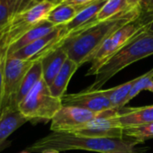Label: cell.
Segmentation results:
<instances>
[{"label": "cell", "instance_id": "6da1fadb", "mask_svg": "<svg viewBox=\"0 0 153 153\" xmlns=\"http://www.w3.org/2000/svg\"><path fill=\"white\" fill-rule=\"evenodd\" d=\"M140 9H129L108 20L97 22L94 25L67 36L61 46L68 59L79 67L86 62H91L96 53L105 41L118 28L140 15Z\"/></svg>", "mask_w": 153, "mask_h": 153}, {"label": "cell", "instance_id": "7a4b0ae2", "mask_svg": "<svg viewBox=\"0 0 153 153\" xmlns=\"http://www.w3.org/2000/svg\"><path fill=\"white\" fill-rule=\"evenodd\" d=\"M137 141L124 139H106L85 136L74 132H54L37 140L26 150L42 153L54 149L59 152L66 150H88L99 153H114L115 151L132 149Z\"/></svg>", "mask_w": 153, "mask_h": 153}, {"label": "cell", "instance_id": "3957f363", "mask_svg": "<svg viewBox=\"0 0 153 153\" xmlns=\"http://www.w3.org/2000/svg\"><path fill=\"white\" fill-rule=\"evenodd\" d=\"M153 55V33L144 31L112 56L97 71L95 81L86 89L99 90L127 66Z\"/></svg>", "mask_w": 153, "mask_h": 153}, {"label": "cell", "instance_id": "277c9868", "mask_svg": "<svg viewBox=\"0 0 153 153\" xmlns=\"http://www.w3.org/2000/svg\"><path fill=\"white\" fill-rule=\"evenodd\" d=\"M153 21V16L140 13L116 31H114L102 44L91 61V66L87 76H96L100 68L118 51L129 43L136 36L148 30Z\"/></svg>", "mask_w": 153, "mask_h": 153}, {"label": "cell", "instance_id": "5b68a950", "mask_svg": "<svg viewBox=\"0 0 153 153\" xmlns=\"http://www.w3.org/2000/svg\"><path fill=\"white\" fill-rule=\"evenodd\" d=\"M62 105L61 99L53 97L49 86L41 79L19 104L18 111L28 122L47 123L52 120Z\"/></svg>", "mask_w": 153, "mask_h": 153}, {"label": "cell", "instance_id": "8992f818", "mask_svg": "<svg viewBox=\"0 0 153 153\" xmlns=\"http://www.w3.org/2000/svg\"><path fill=\"white\" fill-rule=\"evenodd\" d=\"M55 7L46 0H39L16 15L0 33V47L8 50L28 31L47 20L50 12Z\"/></svg>", "mask_w": 153, "mask_h": 153}, {"label": "cell", "instance_id": "52a82bcc", "mask_svg": "<svg viewBox=\"0 0 153 153\" xmlns=\"http://www.w3.org/2000/svg\"><path fill=\"white\" fill-rule=\"evenodd\" d=\"M35 62L33 59H20L7 56L4 69L1 116L7 113L17 111L16 105V95L26 73Z\"/></svg>", "mask_w": 153, "mask_h": 153}, {"label": "cell", "instance_id": "ba28073f", "mask_svg": "<svg viewBox=\"0 0 153 153\" xmlns=\"http://www.w3.org/2000/svg\"><path fill=\"white\" fill-rule=\"evenodd\" d=\"M103 113H96L76 106L62 105L51 121V130L54 132H73Z\"/></svg>", "mask_w": 153, "mask_h": 153}, {"label": "cell", "instance_id": "9c48e42d", "mask_svg": "<svg viewBox=\"0 0 153 153\" xmlns=\"http://www.w3.org/2000/svg\"><path fill=\"white\" fill-rule=\"evenodd\" d=\"M85 136L106 139H123V129L118 120V111L109 110L73 131Z\"/></svg>", "mask_w": 153, "mask_h": 153}, {"label": "cell", "instance_id": "30bf717a", "mask_svg": "<svg viewBox=\"0 0 153 153\" xmlns=\"http://www.w3.org/2000/svg\"><path fill=\"white\" fill-rule=\"evenodd\" d=\"M66 37L67 33L65 27L58 26L51 33L38 39L10 56L20 59H33L34 61L41 60L47 53L59 45Z\"/></svg>", "mask_w": 153, "mask_h": 153}, {"label": "cell", "instance_id": "8fae6325", "mask_svg": "<svg viewBox=\"0 0 153 153\" xmlns=\"http://www.w3.org/2000/svg\"><path fill=\"white\" fill-rule=\"evenodd\" d=\"M61 101L63 105L76 106L96 113L114 110L109 98L105 93V89L92 91L85 89L79 93L66 94Z\"/></svg>", "mask_w": 153, "mask_h": 153}, {"label": "cell", "instance_id": "7c38bea8", "mask_svg": "<svg viewBox=\"0 0 153 153\" xmlns=\"http://www.w3.org/2000/svg\"><path fill=\"white\" fill-rule=\"evenodd\" d=\"M106 0H96V1L82 7L76 16L66 25H64L67 36L78 33L97 23V17L105 5Z\"/></svg>", "mask_w": 153, "mask_h": 153}, {"label": "cell", "instance_id": "4fadbf2b", "mask_svg": "<svg viewBox=\"0 0 153 153\" xmlns=\"http://www.w3.org/2000/svg\"><path fill=\"white\" fill-rule=\"evenodd\" d=\"M118 120L123 129L152 123L153 105L137 108H122L118 110Z\"/></svg>", "mask_w": 153, "mask_h": 153}, {"label": "cell", "instance_id": "5bb4252c", "mask_svg": "<svg viewBox=\"0 0 153 153\" xmlns=\"http://www.w3.org/2000/svg\"><path fill=\"white\" fill-rule=\"evenodd\" d=\"M68 59V54L60 43L41 59L42 68V79L49 87Z\"/></svg>", "mask_w": 153, "mask_h": 153}, {"label": "cell", "instance_id": "9a60e30c", "mask_svg": "<svg viewBox=\"0 0 153 153\" xmlns=\"http://www.w3.org/2000/svg\"><path fill=\"white\" fill-rule=\"evenodd\" d=\"M79 68V66L70 59L66 60L63 67L49 87L53 97L62 99V97L66 95V90L71 78Z\"/></svg>", "mask_w": 153, "mask_h": 153}, {"label": "cell", "instance_id": "2e32d148", "mask_svg": "<svg viewBox=\"0 0 153 153\" xmlns=\"http://www.w3.org/2000/svg\"><path fill=\"white\" fill-rule=\"evenodd\" d=\"M58 26L53 25L49 21L45 20L32 28L30 31H28L25 35H23L16 42H15L12 46H10L7 50V56L12 55L13 53L16 52L17 51L26 47L27 45L33 43V42L37 41L38 39L47 35L48 33H51L53 30H55Z\"/></svg>", "mask_w": 153, "mask_h": 153}, {"label": "cell", "instance_id": "e0dca14e", "mask_svg": "<svg viewBox=\"0 0 153 153\" xmlns=\"http://www.w3.org/2000/svg\"><path fill=\"white\" fill-rule=\"evenodd\" d=\"M39 0H0V33L13 17Z\"/></svg>", "mask_w": 153, "mask_h": 153}, {"label": "cell", "instance_id": "ac0fdd59", "mask_svg": "<svg viewBox=\"0 0 153 153\" xmlns=\"http://www.w3.org/2000/svg\"><path fill=\"white\" fill-rule=\"evenodd\" d=\"M27 122L18 110L7 113L0 117V149L5 147L8 137Z\"/></svg>", "mask_w": 153, "mask_h": 153}, {"label": "cell", "instance_id": "d6986e66", "mask_svg": "<svg viewBox=\"0 0 153 153\" xmlns=\"http://www.w3.org/2000/svg\"><path fill=\"white\" fill-rule=\"evenodd\" d=\"M41 79H42V68L41 60H38L32 66V68L26 73L19 88L16 98V105L17 110L19 104L25 98V97L30 93V91L33 88V87L39 82Z\"/></svg>", "mask_w": 153, "mask_h": 153}, {"label": "cell", "instance_id": "ffe728a7", "mask_svg": "<svg viewBox=\"0 0 153 153\" xmlns=\"http://www.w3.org/2000/svg\"><path fill=\"white\" fill-rule=\"evenodd\" d=\"M80 8L81 7H74L67 3H61L50 12L47 21L55 26H64L76 16Z\"/></svg>", "mask_w": 153, "mask_h": 153}, {"label": "cell", "instance_id": "44dd1931", "mask_svg": "<svg viewBox=\"0 0 153 153\" xmlns=\"http://www.w3.org/2000/svg\"><path fill=\"white\" fill-rule=\"evenodd\" d=\"M137 80L136 79H133L131 80H129L128 82H125L120 86L109 88V89H105V93L109 98L113 108L114 110H120L123 108V106L126 105V100L127 97Z\"/></svg>", "mask_w": 153, "mask_h": 153}, {"label": "cell", "instance_id": "7402d4cb", "mask_svg": "<svg viewBox=\"0 0 153 153\" xmlns=\"http://www.w3.org/2000/svg\"><path fill=\"white\" fill-rule=\"evenodd\" d=\"M129 9L128 0H106L97 15V22L111 19Z\"/></svg>", "mask_w": 153, "mask_h": 153}, {"label": "cell", "instance_id": "603a6c76", "mask_svg": "<svg viewBox=\"0 0 153 153\" xmlns=\"http://www.w3.org/2000/svg\"><path fill=\"white\" fill-rule=\"evenodd\" d=\"M124 136L130 137L138 143L143 142L148 139L153 138V123L137 127L123 129Z\"/></svg>", "mask_w": 153, "mask_h": 153}, {"label": "cell", "instance_id": "cb8c5ba5", "mask_svg": "<svg viewBox=\"0 0 153 153\" xmlns=\"http://www.w3.org/2000/svg\"><path fill=\"white\" fill-rule=\"evenodd\" d=\"M153 79V68H151L149 71L146 72L145 74L140 76L137 78V80L135 82V84L133 85L128 97L126 100V104H128L132 98H134L137 95H139L141 91H143L145 85L147 84V82L150 79Z\"/></svg>", "mask_w": 153, "mask_h": 153}, {"label": "cell", "instance_id": "d4e9b609", "mask_svg": "<svg viewBox=\"0 0 153 153\" xmlns=\"http://www.w3.org/2000/svg\"><path fill=\"white\" fill-rule=\"evenodd\" d=\"M7 59V50L0 47V117H1V105L3 99V85H4V69Z\"/></svg>", "mask_w": 153, "mask_h": 153}, {"label": "cell", "instance_id": "484cf974", "mask_svg": "<svg viewBox=\"0 0 153 153\" xmlns=\"http://www.w3.org/2000/svg\"><path fill=\"white\" fill-rule=\"evenodd\" d=\"M94 1H96V0H65L63 3H67V4L74 6V7H85Z\"/></svg>", "mask_w": 153, "mask_h": 153}, {"label": "cell", "instance_id": "4316f807", "mask_svg": "<svg viewBox=\"0 0 153 153\" xmlns=\"http://www.w3.org/2000/svg\"><path fill=\"white\" fill-rule=\"evenodd\" d=\"M143 0H128V5L130 9H138Z\"/></svg>", "mask_w": 153, "mask_h": 153}, {"label": "cell", "instance_id": "83f0119b", "mask_svg": "<svg viewBox=\"0 0 153 153\" xmlns=\"http://www.w3.org/2000/svg\"><path fill=\"white\" fill-rule=\"evenodd\" d=\"M143 90H148V91H150V92L153 93V79L147 82V84L145 85Z\"/></svg>", "mask_w": 153, "mask_h": 153}, {"label": "cell", "instance_id": "f1b7e54d", "mask_svg": "<svg viewBox=\"0 0 153 153\" xmlns=\"http://www.w3.org/2000/svg\"><path fill=\"white\" fill-rule=\"evenodd\" d=\"M46 1H49V2L52 3L53 5L58 6V5H59V4L63 3V2L65 1V0H46Z\"/></svg>", "mask_w": 153, "mask_h": 153}, {"label": "cell", "instance_id": "f546056e", "mask_svg": "<svg viewBox=\"0 0 153 153\" xmlns=\"http://www.w3.org/2000/svg\"><path fill=\"white\" fill-rule=\"evenodd\" d=\"M114 153H136V152L134 151V149H133V148H132V149H125V150L115 151V152H114Z\"/></svg>", "mask_w": 153, "mask_h": 153}, {"label": "cell", "instance_id": "4dcf8cb0", "mask_svg": "<svg viewBox=\"0 0 153 153\" xmlns=\"http://www.w3.org/2000/svg\"><path fill=\"white\" fill-rule=\"evenodd\" d=\"M42 153H59V152L57 150H54V149H48V150H44Z\"/></svg>", "mask_w": 153, "mask_h": 153}, {"label": "cell", "instance_id": "1f68e13d", "mask_svg": "<svg viewBox=\"0 0 153 153\" xmlns=\"http://www.w3.org/2000/svg\"><path fill=\"white\" fill-rule=\"evenodd\" d=\"M149 31H150L151 33H153V21H152V23H151V25H149V29H148Z\"/></svg>", "mask_w": 153, "mask_h": 153}, {"label": "cell", "instance_id": "d6a6232c", "mask_svg": "<svg viewBox=\"0 0 153 153\" xmlns=\"http://www.w3.org/2000/svg\"><path fill=\"white\" fill-rule=\"evenodd\" d=\"M21 153H30V152L28 150H25V151H22Z\"/></svg>", "mask_w": 153, "mask_h": 153}]
</instances>
